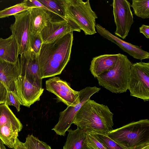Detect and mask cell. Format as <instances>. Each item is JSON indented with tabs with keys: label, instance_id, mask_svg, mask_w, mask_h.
Returning a JSON list of instances; mask_svg holds the SVG:
<instances>
[{
	"label": "cell",
	"instance_id": "1",
	"mask_svg": "<svg viewBox=\"0 0 149 149\" xmlns=\"http://www.w3.org/2000/svg\"><path fill=\"white\" fill-rule=\"evenodd\" d=\"M73 40L72 32L52 43L42 44L38 56L42 79L61 73L70 60Z\"/></svg>",
	"mask_w": 149,
	"mask_h": 149
},
{
	"label": "cell",
	"instance_id": "2",
	"mask_svg": "<svg viewBox=\"0 0 149 149\" xmlns=\"http://www.w3.org/2000/svg\"><path fill=\"white\" fill-rule=\"evenodd\" d=\"M113 115L107 106L89 99L77 112L72 123L87 134L107 135L113 130Z\"/></svg>",
	"mask_w": 149,
	"mask_h": 149
},
{
	"label": "cell",
	"instance_id": "3",
	"mask_svg": "<svg viewBox=\"0 0 149 149\" xmlns=\"http://www.w3.org/2000/svg\"><path fill=\"white\" fill-rule=\"evenodd\" d=\"M107 136L127 149L149 143V120L133 121L109 132Z\"/></svg>",
	"mask_w": 149,
	"mask_h": 149
},
{
	"label": "cell",
	"instance_id": "4",
	"mask_svg": "<svg viewBox=\"0 0 149 149\" xmlns=\"http://www.w3.org/2000/svg\"><path fill=\"white\" fill-rule=\"evenodd\" d=\"M64 5L65 18L82 30L86 35L97 33L96 19L98 17L89 0H64Z\"/></svg>",
	"mask_w": 149,
	"mask_h": 149
},
{
	"label": "cell",
	"instance_id": "5",
	"mask_svg": "<svg viewBox=\"0 0 149 149\" xmlns=\"http://www.w3.org/2000/svg\"><path fill=\"white\" fill-rule=\"evenodd\" d=\"M132 64L127 56L120 53L115 67L96 78L99 85L113 93L126 92Z\"/></svg>",
	"mask_w": 149,
	"mask_h": 149
},
{
	"label": "cell",
	"instance_id": "6",
	"mask_svg": "<svg viewBox=\"0 0 149 149\" xmlns=\"http://www.w3.org/2000/svg\"><path fill=\"white\" fill-rule=\"evenodd\" d=\"M130 95L149 100V63L142 61L131 64L127 90Z\"/></svg>",
	"mask_w": 149,
	"mask_h": 149
},
{
	"label": "cell",
	"instance_id": "7",
	"mask_svg": "<svg viewBox=\"0 0 149 149\" xmlns=\"http://www.w3.org/2000/svg\"><path fill=\"white\" fill-rule=\"evenodd\" d=\"M101 90L100 88L94 86L87 87L79 91L80 102L74 106H68L59 113L58 123L52 129L61 136H65L66 132L69 129L76 113L81 107L91 97Z\"/></svg>",
	"mask_w": 149,
	"mask_h": 149
},
{
	"label": "cell",
	"instance_id": "8",
	"mask_svg": "<svg viewBox=\"0 0 149 149\" xmlns=\"http://www.w3.org/2000/svg\"><path fill=\"white\" fill-rule=\"evenodd\" d=\"M130 3L127 0H113L111 5L116 26L115 36L125 39L134 23Z\"/></svg>",
	"mask_w": 149,
	"mask_h": 149
},
{
	"label": "cell",
	"instance_id": "9",
	"mask_svg": "<svg viewBox=\"0 0 149 149\" xmlns=\"http://www.w3.org/2000/svg\"><path fill=\"white\" fill-rule=\"evenodd\" d=\"M46 89L56 96L57 100L67 107L74 106L79 103V91L72 89L68 83L58 77L54 76L45 82Z\"/></svg>",
	"mask_w": 149,
	"mask_h": 149
},
{
	"label": "cell",
	"instance_id": "10",
	"mask_svg": "<svg viewBox=\"0 0 149 149\" xmlns=\"http://www.w3.org/2000/svg\"><path fill=\"white\" fill-rule=\"evenodd\" d=\"M38 55L30 49L19 57L20 75L26 78L33 85L42 87L38 59Z\"/></svg>",
	"mask_w": 149,
	"mask_h": 149
},
{
	"label": "cell",
	"instance_id": "11",
	"mask_svg": "<svg viewBox=\"0 0 149 149\" xmlns=\"http://www.w3.org/2000/svg\"><path fill=\"white\" fill-rule=\"evenodd\" d=\"M14 23L10 27L17 41L19 48V55L26 52L29 48V39L30 34V13L24 11L14 15Z\"/></svg>",
	"mask_w": 149,
	"mask_h": 149
},
{
	"label": "cell",
	"instance_id": "12",
	"mask_svg": "<svg viewBox=\"0 0 149 149\" xmlns=\"http://www.w3.org/2000/svg\"><path fill=\"white\" fill-rule=\"evenodd\" d=\"M81 30L67 19H52L48 22L40 33L43 43L54 42L70 32Z\"/></svg>",
	"mask_w": 149,
	"mask_h": 149
},
{
	"label": "cell",
	"instance_id": "13",
	"mask_svg": "<svg viewBox=\"0 0 149 149\" xmlns=\"http://www.w3.org/2000/svg\"><path fill=\"white\" fill-rule=\"evenodd\" d=\"M43 91L42 88L33 85L26 78L19 75L14 82L13 92L22 105L29 107L35 102L40 100Z\"/></svg>",
	"mask_w": 149,
	"mask_h": 149
},
{
	"label": "cell",
	"instance_id": "14",
	"mask_svg": "<svg viewBox=\"0 0 149 149\" xmlns=\"http://www.w3.org/2000/svg\"><path fill=\"white\" fill-rule=\"evenodd\" d=\"M96 31L101 36L117 45L124 52L134 58L141 60L149 58V53L140 47L125 41L113 34L98 24H96Z\"/></svg>",
	"mask_w": 149,
	"mask_h": 149
},
{
	"label": "cell",
	"instance_id": "15",
	"mask_svg": "<svg viewBox=\"0 0 149 149\" xmlns=\"http://www.w3.org/2000/svg\"><path fill=\"white\" fill-rule=\"evenodd\" d=\"M120 53L104 54L93 58L89 70L95 78L102 73L113 69L115 66Z\"/></svg>",
	"mask_w": 149,
	"mask_h": 149
},
{
	"label": "cell",
	"instance_id": "16",
	"mask_svg": "<svg viewBox=\"0 0 149 149\" xmlns=\"http://www.w3.org/2000/svg\"><path fill=\"white\" fill-rule=\"evenodd\" d=\"M30 13V33H40L52 17L56 15L42 8H31Z\"/></svg>",
	"mask_w": 149,
	"mask_h": 149
},
{
	"label": "cell",
	"instance_id": "17",
	"mask_svg": "<svg viewBox=\"0 0 149 149\" xmlns=\"http://www.w3.org/2000/svg\"><path fill=\"white\" fill-rule=\"evenodd\" d=\"M20 75L19 59L12 63L0 59V81L8 90L13 92L14 82Z\"/></svg>",
	"mask_w": 149,
	"mask_h": 149
},
{
	"label": "cell",
	"instance_id": "18",
	"mask_svg": "<svg viewBox=\"0 0 149 149\" xmlns=\"http://www.w3.org/2000/svg\"><path fill=\"white\" fill-rule=\"evenodd\" d=\"M19 48L15 37L11 35L6 39L0 38V59L15 63L19 59Z\"/></svg>",
	"mask_w": 149,
	"mask_h": 149
},
{
	"label": "cell",
	"instance_id": "19",
	"mask_svg": "<svg viewBox=\"0 0 149 149\" xmlns=\"http://www.w3.org/2000/svg\"><path fill=\"white\" fill-rule=\"evenodd\" d=\"M66 141L63 149H86L87 133L80 129H68Z\"/></svg>",
	"mask_w": 149,
	"mask_h": 149
},
{
	"label": "cell",
	"instance_id": "20",
	"mask_svg": "<svg viewBox=\"0 0 149 149\" xmlns=\"http://www.w3.org/2000/svg\"><path fill=\"white\" fill-rule=\"evenodd\" d=\"M16 125L6 124L0 126V139L4 144L10 148H13L14 145L18 138V133L22 130Z\"/></svg>",
	"mask_w": 149,
	"mask_h": 149
},
{
	"label": "cell",
	"instance_id": "21",
	"mask_svg": "<svg viewBox=\"0 0 149 149\" xmlns=\"http://www.w3.org/2000/svg\"><path fill=\"white\" fill-rule=\"evenodd\" d=\"M6 124H10L22 128L21 122L6 103L0 104V126Z\"/></svg>",
	"mask_w": 149,
	"mask_h": 149
},
{
	"label": "cell",
	"instance_id": "22",
	"mask_svg": "<svg viewBox=\"0 0 149 149\" xmlns=\"http://www.w3.org/2000/svg\"><path fill=\"white\" fill-rule=\"evenodd\" d=\"M38 1L50 10L53 14L66 19L64 0H38Z\"/></svg>",
	"mask_w": 149,
	"mask_h": 149
},
{
	"label": "cell",
	"instance_id": "23",
	"mask_svg": "<svg viewBox=\"0 0 149 149\" xmlns=\"http://www.w3.org/2000/svg\"><path fill=\"white\" fill-rule=\"evenodd\" d=\"M130 6L138 17L143 19L149 18V0H133Z\"/></svg>",
	"mask_w": 149,
	"mask_h": 149
},
{
	"label": "cell",
	"instance_id": "24",
	"mask_svg": "<svg viewBox=\"0 0 149 149\" xmlns=\"http://www.w3.org/2000/svg\"><path fill=\"white\" fill-rule=\"evenodd\" d=\"M30 9L22 1L21 3L0 10V18L14 15L25 11H29Z\"/></svg>",
	"mask_w": 149,
	"mask_h": 149
},
{
	"label": "cell",
	"instance_id": "25",
	"mask_svg": "<svg viewBox=\"0 0 149 149\" xmlns=\"http://www.w3.org/2000/svg\"><path fill=\"white\" fill-rule=\"evenodd\" d=\"M24 143L26 149H52L48 145L32 134L27 136Z\"/></svg>",
	"mask_w": 149,
	"mask_h": 149
},
{
	"label": "cell",
	"instance_id": "26",
	"mask_svg": "<svg viewBox=\"0 0 149 149\" xmlns=\"http://www.w3.org/2000/svg\"><path fill=\"white\" fill-rule=\"evenodd\" d=\"M29 48L36 54L39 55L41 47L43 43L40 33L29 35Z\"/></svg>",
	"mask_w": 149,
	"mask_h": 149
},
{
	"label": "cell",
	"instance_id": "27",
	"mask_svg": "<svg viewBox=\"0 0 149 149\" xmlns=\"http://www.w3.org/2000/svg\"><path fill=\"white\" fill-rule=\"evenodd\" d=\"M102 143L107 149H127L117 143L107 135L93 134Z\"/></svg>",
	"mask_w": 149,
	"mask_h": 149
},
{
	"label": "cell",
	"instance_id": "28",
	"mask_svg": "<svg viewBox=\"0 0 149 149\" xmlns=\"http://www.w3.org/2000/svg\"><path fill=\"white\" fill-rule=\"evenodd\" d=\"M85 142L88 146L93 149H107L104 145L93 134H87Z\"/></svg>",
	"mask_w": 149,
	"mask_h": 149
},
{
	"label": "cell",
	"instance_id": "29",
	"mask_svg": "<svg viewBox=\"0 0 149 149\" xmlns=\"http://www.w3.org/2000/svg\"><path fill=\"white\" fill-rule=\"evenodd\" d=\"M5 103L8 105L15 107L17 111H19L20 106L22 105L17 97L13 92L8 90Z\"/></svg>",
	"mask_w": 149,
	"mask_h": 149
},
{
	"label": "cell",
	"instance_id": "30",
	"mask_svg": "<svg viewBox=\"0 0 149 149\" xmlns=\"http://www.w3.org/2000/svg\"><path fill=\"white\" fill-rule=\"evenodd\" d=\"M8 89L0 81V104L6 102Z\"/></svg>",
	"mask_w": 149,
	"mask_h": 149
},
{
	"label": "cell",
	"instance_id": "31",
	"mask_svg": "<svg viewBox=\"0 0 149 149\" xmlns=\"http://www.w3.org/2000/svg\"><path fill=\"white\" fill-rule=\"evenodd\" d=\"M139 32L142 33L147 38H149V26L143 24L139 28Z\"/></svg>",
	"mask_w": 149,
	"mask_h": 149
},
{
	"label": "cell",
	"instance_id": "32",
	"mask_svg": "<svg viewBox=\"0 0 149 149\" xmlns=\"http://www.w3.org/2000/svg\"><path fill=\"white\" fill-rule=\"evenodd\" d=\"M14 149H26L23 143L21 142L17 138L14 145Z\"/></svg>",
	"mask_w": 149,
	"mask_h": 149
},
{
	"label": "cell",
	"instance_id": "33",
	"mask_svg": "<svg viewBox=\"0 0 149 149\" xmlns=\"http://www.w3.org/2000/svg\"><path fill=\"white\" fill-rule=\"evenodd\" d=\"M149 148V143L146 144L133 149H147Z\"/></svg>",
	"mask_w": 149,
	"mask_h": 149
},
{
	"label": "cell",
	"instance_id": "34",
	"mask_svg": "<svg viewBox=\"0 0 149 149\" xmlns=\"http://www.w3.org/2000/svg\"><path fill=\"white\" fill-rule=\"evenodd\" d=\"M0 149H6L4 145V144L0 139Z\"/></svg>",
	"mask_w": 149,
	"mask_h": 149
},
{
	"label": "cell",
	"instance_id": "35",
	"mask_svg": "<svg viewBox=\"0 0 149 149\" xmlns=\"http://www.w3.org/2000/svg\"><path fill=\"white\" fill-rule=\"evenodd\" d=\"M86 149H93L90 147H89L87 146V147Z\"/></svg>",
	"mask_w": 149,
	"mask_h": 149
},
{
	"label": "cell",
	"instance_id": "36",
	"mask_svg": "<svg viewBox=\"0 0 149 149\" xmlns=\"http://www.w3.org/2000/svg\"><path fill=\"white\" fill-rule=\"evenodd\" d=\"M147 149H149V148H147Z\"/></svg>",
	"mask_w": 149,
	"mask_h": 149
}]
</instances>
